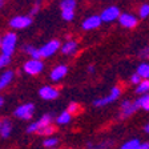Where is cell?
I'll use <instances>...</instances> for the list:
<instances>
[{
	"label": "cell",
	"mask_w": 149,
	"mask_h": 149,
	"mask_svg": "<svg viewBox=\"0 0 149 149\" xmlns=\"http://www.w3.org/2000/svg\"><path fill=\"white\" fill-rule=\"evenodd\" d=\"M23 69H24V72L27 74L36 76V74H39L44 69V64L43 61H40V59H31L28 61H25Z\"/></svg>",
	"instance_id": "obj_5"
},
{
	"label": "cell",
	"mask_w": 149,
	"mask_h": 149,
	"mask_svg": "<svg viewBox=\"0 0 149 149\" xmlns=\"http://www.w3.org/2000/svg\"><path fill=\"white\" fill-rule=\"evenodd\" d=\"M1 7H3V1H0V8H1Z\"/></svg>",
	"instance_id": "obj_39"
},
{
	"label": "cell",
	"mask_w": 149,
	"mask_h": 149,
	"mask_svg": "<svg viewBox=\"0 0 149 149\" xmlns=\"http://www.w3.org/2000/svg\"><path fill=\"white\" fill-rule=\"evenodd\" d=\"M60 8L64 9H74L76 8V0H61L60 1Z\"/></svg>",
	"instance_id": "obj_25"
},
{
	"label": "cell",
	"mask_w": 149,
	"mask_h": 149,
	"mask_svg": "<svg viewBox=\"0 0 149 149\" xmlns=\"http://www.w3.org/2000/svg\"><path fill=\"white\" fill-rule=\"evenodd\" d=\"M136 93L140 95V96H141V95H146V93H149V79H143V80L137 84Z\"/></svg>",
	"instance_id": "obj_17"
},
{
	"label": "cell",
	"mask_w": 149,
	"mask_h": 149,
	"mask_svg": "<svg viewBox=\"0 0 149 149\" xmlns=\"http://www.w3.org/2000/svg\"><path fill=\"white\" fill-rule=\"evenodd\" d=\"M53 132H55V128L52 127V125H48V127H44L41 128L39 132H37V134H40V136H45V137H49L53 134Z\"/></svg>",
	"instance_id": "obj_26"
},
{
	"label": "cell",
	"mask_w": 149,
	"mask_h": 149,
	"mask_svg": "<svg viewBox=\"0 0 149 149\" xmlns=\"http://www.w3.org/2000/svg\"><path fill=\"white\" fill-rule=\"evenodd\" d=\"M141 80H143V79H141V76H140L137 72L130 76V83H132V84H136V85H137V84H139Z\"/></svg>",
	"instance_id": "obj_32"
},
{
	"label": "cell",
	"mask_w": 149,
	"mask_h": 149,
	"mask_svg": "<svg viewBox=\"0 0 149 149\" xmlns=\"http://www.w3.org/2000/svg\"><path fill=\"white\" fill-rule=\"evenodd\" d=\"M136 72L141 76V79H149V63H141Z\"/></svg>",
	"instance_id": "obj_22"
},
{
	"label": "cell",
	"mask_w": 149,
	"mask_h": 149,
	"mask_svg": "<svg viewBox=\"0 0 149 149\" xmlns=\"http://www.w3.org/2000/svg\"><path fill=\"white\" fill-rule=\"evenodd\" d=\"M1 40H3V39H1V37H0V48H1Z\"/></svg>",
	"instance_id": "obj_38"
},
{
	"label": "cell",
	"mask_w": 149,
	"mask_h": 149,
	"mask_svg": "<svg viewBox=\"0 0 149 149\" xmlns=\"http://www.w3.org/2000/svg\"><path fill=\"white\" fill-rule=\"evenodd\" d=\"M13 79V72L12 71H6L1 76H0V91L6 88Z\"/></svg>",
	"instance_id": "obj_18"
},
{
	"label": "cell",
	"mask_w": 149,
	"mask_h": 149,
	"mask_svg": "<svg viewBox=\"0 0 149 149\" xmlns=\"http://www.w3.org/2000/svg\"><path fill=\"white\" fill-rule=\"evenodd\" d=\"M35 112V105L32 102H27V104H23V105L17 107L13 112V115L17 118H22V120H31L32 116H33Z\"/></svg>",
	"instance_id": "obj_4"
},
{
	"label": "cell",
	"mask_w": 149,
	"mask_h": 149,
	"mask_svg": "<svg viewBox=\"0 0 149 149\" xmlns=\"http://www.w3.org/2000/svg\"><path fill=\"white\" fill-rule=\"evenodd\" d=\"M140 144H141L140 143V140L132 139V140H129V141H127V143L123 144L120 149H139Z\"/></svg>",
	"instance_id": "obj_24"
},
{
	"label": "cell",
	"mask_w": 149,
	"mask_h": 149,
	"mask_svg": "<svg viewBox=\"0 0 149 149\" xmlns=\"http://www.w3.org/2000/svg\"><path fill=\"white\" fill-rule=\"evenodd\" d=\"M139 15H140V17H143V19L148 17L149 16V4H143V6L140 7Z\"/></svg>",
	"instance_id": "obj_28"
},
{
	"label": "cell",
	"mask_w": 149,
	"mask_h": 149,
	"mask_svg": "<svg viewBox=\"0 0 149 149\" xmlns=\"http://www.w3.org/2000/svg\"><path fill=\"white\" fill-rule=\"evenodd\" d=\"M39 8H40V3L37 1V3L33 6V8L31 9V12H29V13H31V15H36V13H37V11H39Z\"/></svg>",
	"instance_id": "obj_33"
},
{
	"label": "cell",
	"mask_w": 149,
	"mask_h": 149,
	"mask_svg": "<svg viewBox=\"0 0 149 149\" xmlns=\"http://www.w3.org/2000/svg\"><path fill=\"white\" fill-rule=\"evenodd\" d=\"M48 149H56V148H48Z\"/></svg>",
	"instance_id": "obj_40"
},
{
	"label": "cell",
	"mask_w": 149,
	"mask_h": 149,
	"mask_svg": "<svg viewBox=\"0 0 149 149\" xmlns=\"http://www.w3.org/2000/svg\"><path fill=\"white\" fill-rule=\"evenodd\" d=\"M12 133V123L8 118L0 121V137L1 139H8Z\"/></svg>",
	"instance_id": "obj_14"
},
{
	"label": "cell",
	"mask_w": 149,
	"mask_h": 149,
	"mask_svg": "<svg viewBox=\"0 0 149 149\" xmlns=\"http://www.w3.org/2000/svg\"><path fill=\"white\" fill-rule=\"evenodd\" d=\"M67 111L69 112V113H77L79 111H80V105H79L77 102H69V105H68V109Z\"/></svg>",
	"instance_id": "obj_30"
},
{
	"label": "cell",
	"mask_w": 149,
	"mask_h": 149,
	"mask_svg": "<svg viewBox=\"0 0 149 149\" xmlns=\"http://www.w3.org/2000/svg\"><path fill=\"white\" fill-rule=\"evenodd\" d=\"M139 149H149V143H141Z\"/></svg>",
	"instance_id": "obj_34"
},
{
	"label": "cell",
	"mask_w": 149,
	"mask_h": 149,
	"mask_svg": "<svg viewBox=\"0 0 149 149\" xmlns=\"http://www.w3.org/2000/svg\"><path fill=\"white\" fill-rule=\"evenodd\" d=\"M121 95V88L120 87H112L111 92H109L108 96L105 97H100V99H96L95 101H93V105L96 107V108H101V107H105L108 105V104H111V102L116 101V100L120 97Z\"/></svg>",
	"instance_id": "obj_1"
},
{
	"label": "cell",
	"mask_w": 149,
	"mask_h": 149,
	"mask_svg": "<svg viewBox=\"0 0 149 149\" xmlns=\"http://www.w3.org/2000/svg\"><path fill=\"white\" fill-rule=\"evenodd\" d=\"M39 95L44 100H55L59 97V89H56L55 87H51V85H44L40 88Z\"/></svg>",
	"instance_id": "obj_10"
},
{
	"label": "cell",
	"mask_w": 149,
	"mask_h": 149,
	"mask_svg": "<svg viewBox=\"0 0 149 149\" xmlns=\"http://www.w3.org/2000/svg\"><path fill=\"white\" fill-rule=\"evenodd\" d=\"M115 145L113 140H102L100 143H87V149H111Z\"/></svg>",
	"instance_id": "obj_15"
},
{
	"label": "cell",
	"mask_w": 149,
	"mask_h": 149,
	"mask_svg": "<svg viewBox=\"0 0 149 149\" xmlns=\"http://www.w3.org/2000/svg\"><path fill=\"white\" fill-rule=\"evenodd\" d=\"M118 23L124 28L130 29V28H134L137 25V19L130 13H121L120 17H118Z\"/></svg>",
	"instance_id": "obj_13"
},
{
	"label": "cell",
	"mask_w": 149,
	"mask_h": 149,
	"mask_svg": "<svg viewBox=\"0 0 149 149\" xmlns=\"http://www.w3.org/2000/svg\"><path fill=\"white\" fill-rule=\"evenodd\" d=\"M67 73H68V67L65 64H60L51 71L49 77L52 81H59V80H61L64 76H67Z\"/></svg>",
	"instance_id": "obj_12"
},
{
	"label": "cell",
	"mask_w": 149,
	"mask_h": 149,
	"mask_svg": "<svg viewBox=\"0 0 149 149\" xmlns=\"http://www.w3.org/2000/svg\"><path fill=\"white\" fill-rule=\"evenodd\" d=\"M88 72H89V73H93V72H95V67H93V65H89V67H88Z\"/></svg>",
	"instance_id": "obj_35"
},
{
	"label": "cell",
	"mask_w": 149,
	"mask_h": 149,
	"mask_svg": "<svg viewBox=\"0 0 149 149\" xmlns=\"http://www.w3.org/2000/svg\"><path fill=\"white\" fill-rule=\"evenodd\" d=\"M139 108L144 109V111H149V93L146 95H141L139 99L136 100Z\"/></svg>",
	"instance_id": "obj_20"
},
{
	"label": "cell",
	"mask_w": 149,
	"mask_h": 149,
	"mask_svg": "<svg viewBox=\"0 0 149 149\" xmlns=\"http://www.w3.org/2000/svg\"><path fill=\"white\" fill-rule=\"evenodd\" d=\"M61 17L64 19L65 22H71L74 17V9H64L61 11Z\"/></svg>",
	"instance_id": "obj_27"
},
{
	"label": "cell",
	"mask_w": 149,
	"mask_h": 149,
	"mask_svg": "<svg viewBox=\"0 0 149 149\" xmlns=\"http://www.w3.org/2000/svg\"><path fill=\"white\" fill-rule=\"evenodd\" d=\"M60 48H61V47H60L59 40H51L47 44H44L41 48H39V51H40L41 57H51V56L55 55Z\"/></svg>",
	"instance_id": "obj_7"
},
{
	"label": "cell",
	"mask_w": 149,
	"mask_h": 149,
	"mask_svg": "<svg viewBox=\"0 0 149 149\" xmlns=\"http://www.w3.org/2000/svg\"><path fill=\"white\" fill-rule=\"evenodd\" d=\"M71 120H72V113H69L68 111H64L56 117V123L59 125H67L71 123Z\"/></svg>",
	"instance_id": "obj_19"
},
{
	"label": "cell",
	"mask_w": 149,
	"mask_h": 149,
	"mask_svg": "<svg viewBox=\"0 0 149 149\" xmlns=\"http://www.w3.org/2000/svg\"><path fill=\"white\" fill-rule=\"evenodd\" d=\"M57 144H59V139H57V137H52V136L47 137V139L43 141V146L47 148V149L48 148H56Z\"/></svg>",
	"instance_id": "obj_23"
},
{
	"label": "cell",
	"mask_w": 149,
	"mask_h": 149,
	"mask_svg": "<svg viewBox=\"0 0 149 149\" xmlns=\"http://www.w3.org/2000/svg\"><path fill=\"white\" fill-rule=\"evenodd\" d=\"M144 130H145L146 133H149V123H148V124L145 125V127H144Z\"/></svg>",
	"instance_id": "obj_36"
},
{
	"label": "cell",
	"mask_w": 149,
	"mask_h": 149,
	"mask_svg": "<svg viewBox=\"0 0 149 149\" xmlns=\"http://www.w3.org/2000/svg\"><path fill=\"white\" fill-rule=\"evenodd\" d=\"M16 41H17V37L13 32H9V33H6V36L3 37L1 40V53L4 55H8L11 56L13 52H15V48H16Z\"/></svg>",
	"instance_id": "obj_2"
},
{
	"label": "cell",
	"mask_w": 149,
	"mask_h": 149,
	"mask_svg": "<svg viewBox=\"0 0 149 149\" xmlns=\"http://www.w3.org/2000/svg\"><path fill=\"white\" fill-rule=\"evenodd\" d=\"M101 23H102L101 16L93 15V16H89V17L85 19L83 22V24H81V27H83V29H85V31H91V29L99 28L100 25H101Z\"/></svg>",
	"instance_id": "obj_11"
},
{
	"label": "cell",
	"mask_w": 149,
	"mask_h": 149,
	"mask_svg": "<svg viewBox=\"0 0 149 149\" xmlns=\"http://www.w3.org/2000/svg\"><path fill=\"white\" fill-rule=\"evenodd\" d=\"M9 63H11V56L1 53V55H0V68H3V67L8 65Z\"/></svg>",
	"instance_id": "obj_29"
},
{
	"label": "cell",
	"mask_w": 149,
	"mask_h": 149,
	"mask_svg": "<svg viewBox=\"0 0 149 149\" xmlns=\"http://www.w3.org/2000/svg\"><path fill=\"white\" fill-rule=\"evenodd\" d=\"M32 24V17L31 16H15V17L11 19L9 25L15 29H23V28H27Z\"/></svg>",
	"instance_id": "obj_8"
},
{
	"label": "cell",
	"mask_w": 149,
	"mask_h": 149,
	"mask_svg": "<svg viewBox=\"0 0 149 149\" xmlns=\"http://www.w3.org/2000/svg\"><path fill=\"white\" fill-rule=\"evenodd\" d=\"M139 56L141 57V59H145V60H149V45L145 47V48H143V49L140 51Z\"/></svg>",
	"instance_id": "obj_31"
},
{
	"label": "cell",
	"mask_w": 149,
	"mask_h": 149,
	"mask_svg": "<svg viewBox=\"0 0 149 149\" xmlns=\"http://www.w3.org/2000/svg\"><path fill=\"white\" fill-rule=\"evenodd\" d=\"M0 1H3V0H0Z\"/></svg>",
	"instance_id": "obj_41"
},
{
	"label": "cell",
	"mask_w": 149,
	"mask_h": 149,
	"mask_svg": "<svg viewBox=\"0 0 149 149\" xmlns=\"http://www.w3.org/2000/svg\"><path fill=\"white\" fill-rule=\"evenodd\" d=\"M60 51H61V53H64V55H67V56L74 55V53L77 52V43L73 41V40L67 41V43L63 44V47L60 48Z\"/></svg>",
	"instance_id": "obj_16"
},
{
	"label": "cell",
	"mask_w": 149,
	"mask_h": 149,
	"mask_svg": "<svg viewBox=\"0 0 149 149\" xmlns=\"http://www.w3.org/2000/svg\"><path fill=\"white\" fill-rule=\"evenodd\" d=\"M120 9L117 8V7L112 6V7H108V8H105L104 11L101 12V20L105 23H111L113 22V20H116V19L120 17Z\"/></svg>",
	"instance_id": "obj_9"
},
{
	"label": "cell",
	"mask_w": 149,
	"mask_h": 149,
	"mask_svg": "<svg viewBox=\"0 0 149 149\" xmlns=\"http://www.w3.org/2000/svg\"><path fill=\"white\" fill-rule=\"evenodd\" d=\"M139 109L136 101H130V100H125L121 102L120 105V117L121 118H128L133 115L134 112Z\"/></svg>",
	"instance_id": "obj_6"
},
{
	"label": "cell",
	"mask_w": 149,
	"mask_h": 149,
	"mask_svg": "<svg viewBox=\"0 0 149 149\" xmlns=\"http://www.w3.org/2000/svg\"><path fill=\"white\" fill-rule=\"evenodd\" d=\"M4 105V99L1 96H0V108H1V107Z\"/></svg>",
	"instance_id": "obj_37"
},
{
	"label": "cell",
	"mask_w": 149,
	"mask_h": 149,
	"mask_svg": "<svg viewBox=\"0 0 149 149\" xmlns=\"http://www.w3.org/2000/svg\"><path fill=\"white\" fill-rule=\"evenodd\" d=\"M23 51L31 56V59H40L41 57L40 51L37 49V48H35V47H32V45H24L23 47Z\"/></svg>",
	"instance_id": "obj_21"
},
{
	"label": "cell",
	"mask_w": 149,
	"mask_h": 149,
	"mask_svg": "<svg viewBox=\"0 0 149 149\" xmlns=\"http://www.w3.org/2000/svg\"><path fill=\"white\" fill-rule=\"evenodd\" d=\"M52 120H53V117H52V115H49V113H47V115L41 116L40 120L33 121V123H31V124L28 125L27 133H37L41 128L48 127V125L52 124Z\"/></svg>",
	"instance_id": "obj_3"
}]
</instances>
